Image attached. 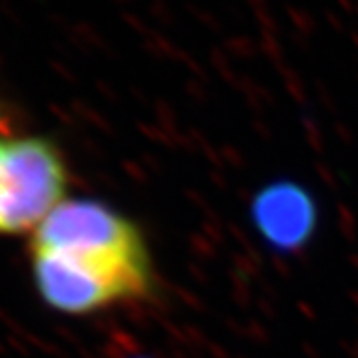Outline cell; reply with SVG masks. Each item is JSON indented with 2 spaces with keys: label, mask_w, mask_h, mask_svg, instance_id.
<instances>
[{
  "label": "cell",
  "mask_w": 358,
  "mask_h": 358,
  "mask_svg": "<svg viewBox=\"0 0 358 358\" xmlns=\"http://www.w3.org/2000/svg\"><path fill=\"white\" fill-rule=\"evenodd\" d=\"M28 253L58 257L115 285L129 301L154 287V263L138 225L96 199L58 205L32 233Z\"/></svg>",
  "instance_id": "cell-1"
},
{
  "label": "cell",
  "mask_w": 358,
  "mask_h": 358,
  "mask_svg": "<svg viewBox=\"0 0 358 358\" xmlns=\"http://www.w3.org/2000/svg\"><path fill=\"white\" fill-rule=\"evenodd\" d=\"M70 183L60 148L42 136L0 138V235L34 233L66 201Z\"/></svg>",
  "instance_id": "cell-2"
},
{
  "label": "cell",
  "mask_w": 358,
  "mask_h": 358,
  "mask_svg": "<svg viewBox=\"0 0 358 358\" xmlns=\"http://www.w3.org/2000/svg\"><path fill=\"white\" fill-rule=\"evenodd\" d=\"M261 231L279 247L301 245L313 229V203L293 185H275L263 193L255 205Z\"/></svg>",
  "instance_id": "cell-3"
},
{
  "label": "cell",
  "mask_w": 358,
  "mask_h": 358,
  "mask_svg": "<svg viewBox=\"0 0 358 358\" xmlns=\"http://www.w3.org/2000/svg\"><path fill=\"white\" fill-rule=\"evenodd\" d=\"M285 8H287V16L291 18V22H293L296 28H301V30H305V32L315 30V18H313V14L308 13V10H305L303 6L287 4Z\"/></svg>",
  "instance_id": "cell-4"
},
{
  "label": "cell",
  "mask_w": 358,
  "mask_h": 358,
  "mask_svg": "<svg viewBox=\"0 0 358 358\" xmlns=\"http://www.w3.org/2000/svg\"><path fill=\"white\" fill-rule=\"evenodd\" d=\"M148 10L162 24H171L173 22V13H171V8H169L166 0H150Z\"/></svg>",
  "instance_id": "cell-5"
},
{
  "label": "cell",
  "mask_w": 358,
  "mask_h": 358,
  "mask_svg": "<svg viewBox=\"0 0 358 358\" xmlns=\"http://www.w3.org/2000/svg\"><path fill=\"white\" fill-rule=\"evenodd\" d=\"M187 6V10L197 18V20H201L205 26H211V28H219V20L215 18V14H211L209 10H205L203 6H197V4H193V2H187L185 4Z\"/></svg>",
  "instance_id": "cell-6"
},
{
  "label": "cell",
  "mask_w": 358,
  "mask_h": 358,
  "mask_svg": "<svg viewBox=\"0 0 358 358\" xmlns=\"http://www.w3.org/2000/svg\"><path fill=\"white\" fill-rule=\"evenodd\" d=\"M255 13V18L261 22V26L263 28H267V30H277V18L271 14V10L268 8H259V10H253Z\"/></svg>",
  "instance_id": "cell-7"
},
{
  "label": "cell",
  "mask_w": 358,
  "mask_h": 358,
  "mask_svg": "<svg viewBox=\"0 0 358 358\" xmlns=\"http://www.w3.org/2000/svg\"><path fill=\"white\" fill-rule=\"evenodd\" d=\"M324 18H327V22L333 26L334 30H343V28H345L343 20H341V16L334 13V10H331V8H327V10H324Z\"/></svg>",
  "instance_id": "cell-8"
},
{
  "label": "cell",
  "mask_w": 358,
  "mask_h": 358,
  "mask_svg": "<svg viewBox=\"0 0 358 358\" xmlns=\"http://www.w3.org/2000/svg\"><path fill=\"white\" fill-rule=\"evenodd\" d=\"M338 8H343V13L355 14L357 13V0H334Z\"/></svg>",
  "instance_id": "cell-9"
},
{
  "label": "cell",
  "mask_w": 358,
  "mask_h": 358,
  "mask_svg": "<svg viewBox=\"0 0 358 358\" xmlns=\"http://www.w3.org/2000/svg\"><path fill=\"white\" fill-rule=\"evenodd\" d=\"M126 20L131 22V26H136L138 30H145V24H143V20H141L140 16H134V14H126Z\"/></svg>",
  "instance_id": "cell-10"
},
{
  "label": "cell",
  "mask_w": 358,
  "mask_h": 358,
  "mask_svg": "<svg viewBox=\"0 0 358 358\" xmlns=\"http://www.w3.org/2000/svg\"><path fill=\"white\" fill-rule=\"evenodd\" d=\"M247 4H249L253 10H259V8H268V0H247Z\"/></svg>",
  "instance_id": "cell-11"
},
{
  "label": "cell",
  "mask_w": 358,
  "mask_h": 358,
  "mask_svg": "<svg viewBox=\"0 0 358 358\" xmlns=\"http://www.w3.org/2000/svg\"><path fill=\"white\" fill-rule=\"evenodd\" d=\"M355 14H357V16H358V2H357V13H355Z\"/></svg>",
  "instance_id": "cell-12"
}]
</instances>
